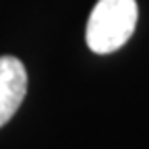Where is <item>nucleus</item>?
<instances>
[{"label": "nucleus", "instance_id": "obj_1", "mask_svg": "<svg viewBox=\"0 0 149 149\" xmlns=\"http://www.w3.org/2000/svg\"><path fill=\"white\" fill-rule=\"evenodd\" d=\"M137 19V0H97L85 29L89 50L95 54L116 52L130 40Z\"/></svg>", "mask_w": 149, "mask_h": 149}, {"label": "nucleus", "instance_id": "obj_2", "mask_svg": "<svg viewBox=\"0 0 149 149\" xmlns=\"http://www.w3.org/2000/svg\"><path fill=\"white\" fill-rule=\"evenodd\" d=\"M27 93V70L15 56H0V126H4L23 104Z\"/></svg>", "mask_w": 149, "mask_h": 149}]
</instances>
